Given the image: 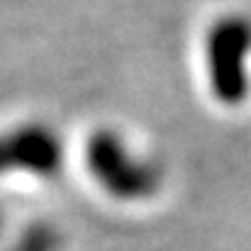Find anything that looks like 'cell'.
Instances as JSON below:
<instances>
[{
    "mask_svg": "<svg viewBox=\"0 0 251 251\" xmlns=\"http://www.w3.org/2000/svg\"><path fill=\"white\" fill-rule=\"evenodd\" d=\"M251 51V22L244 17H229L217 25L210 39L212 78L220 98L239 102L247 95V54Z\"/></svg>",
    "mask_w": 251,
    "mask_h": 251,
    "instance_id": "6da1fadb",
    "label": "cell"
}]
</instances>
